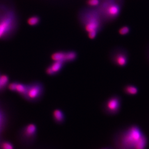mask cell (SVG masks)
<instances>
[{
    "label": "cell",
    "mask_w": 149,
    "mask_h": 149,
    "mask_svg": "<svg viewBox=\"0 0 149 149\" xmlns=\"http://www.w3.org/2000/svg\"><path fill=\"white\" fill-rule=\"evenodd\" d=\"M130 27L127 26H124L119 29L118 32L120 35H125L127 34L130 32Z\"/></svg>",
    "instance_id": "cell-16"
},
{
    "label": "cell",
    "mask_w": 149,
    "mask_h": 149,
    "mask_svg": "<svg viewBox=\"0 0 149 149\" xmlns=\"http://www.w3.org/2000/svg\"><path fill=\"white\" fill-rule=\"evenodd\" d=\"M0 75H1V74H0ZM3 87L1 86V83H0V91H1V90H3Z\"/></svg>",
    "instance_id": "cell-18"
},
{
    "label": "cell",
    "mask_w": 149,
    "mask_h": 149,
    "mask_svg": "<svg viewBox=\"0 0 149 149\" xmlns=\"http://www.w3.org/2000/svg\"><path fill=\"white\" fill-rule=\"evenodd\" d=\"M8 88L10 91L18 93L20 96L26 97L28 90V84L19 82H14L8 85Z\"/></svg>",
    "instance_id": "cell-8"
},
{
    "label": "cell",
    "mask_w": 149,
    "mask_h": 149,
    "mask_svg": "<svg viewBox=\"0 0 149 149\" xmlns=\"http://www.w3.org/2000/svg\"><path fill=\"white\" fill-rule=\"evenodd\" d=\"M44 85L40 82H33L28 84L26 98L30 100H36L41 97L44 91Z\"/></svg>",
    "instance_id": "cell-7"
},
{
    "label": "cell",
    "mask_w": 149,
    "mask_h": 149,
    "mask_svg": "<svg viewBox=\"0 0 149 149\" xmlns=\"http://www.w3.org/2000/svg\"><path fill=\"white\" fill-rule=\"evenodd\" d=\"M17 27V19L13 10L4 11L0 15V39L7 38Z\"/></svg>",
    "instance_id": "cell-4"
},
{
    "label": "cell",
    "mask_w": 149,
    "mask_h": 149,
    "mask_svg": "<svg viewBox=\"0 0 149 149\" xmlns=\"http://www.w3.org/2000/svg\"><path fill=\"white\" fill-rule=\"evenodd\" d=\"M65 63L60 61H54L46 68L45 72L49 76H54L61 72Z\"/></svg>",
    "instance_id": "cell-9"
},
{
    "label": "cell",
    "mask_w": 149,
    "mask_h": 149,
    "mask_svg": "<svg viewBox=\"0 0 149 149\" xmlns=\"http://www.w3.org/2000/svg\"><path fill=\"white\" fill-rule=\"evenodd\" d=\"M123 1L124 0H100V4L95 8L105 24L118 18L121 13Z\"/></svg>",
    "instance_id": "cell-3"
},
{
    "label": "cell",
    "mask_w": 149,
    "mask_h": 149,
    "mask_svg": "<svg viewBox=\"0 0 149 149\" xmlns=\"http://www.w3.org/2000/svg\"><path fill=\"white\" fill-rule=\"evenodd\" d=\"M78 19L81 25L87 33L93 31L99 33L105 24L95 8L88 7L81 10Z\"/></svg>",
    "instance_id": "cell-2"
},
{
    "label": "cell",
    "mask_w": 149,
    "mask_h": 149,
    "mask_svg": "<svg viewBox=\"0 0 149 149\" xmlns=\"http://www.w3.org/2000/svg\"><path fill=\"white\" fill-rule=\"evenodd\" d=\"M1 148L2 149H14V146L10 142H4L1 144Z\"/></svg>",
    "instance_id": "cell-17"
},
{
    "label": "cell",
    "mask_w": 149,
    "mask_h": 149,
    "mask_svg": "<svg viewBox=\"0 0 149 149\" xmlns=\"http://www.w3.org/2000/svg\"><path fill=\"white\" fill-rule=\"evenodd\" d=\"M40 18L37 15H34L29 18L27 20V23L29 25L35 26L38 25L40 22Z\"/></svg>",
    "instance_id": "cell-14"
},
{
    "label": "cell",
    "mask_w": 149,
    "mask_h": 149,
    "mask_svg": "<svg viewBox=\"0 0 149 149\" xmlns=\"http://www.w3.org/2000/svg\"><path fill=\"white\" fill-rule=\"evenodd\" d=\"M124 91L127 95L134 96L138 93L139 90L136 86L130 84L127 85L124 87Z\"/></svg>",
    "instance_id": "cell-11"
},
{
    "label": "cell",
    "mask_w": 149,
    "mask_h": 149,
    "mask_svg": "<svg viewBox=\"0 0 149 149\" xmlns=\"http://www.w3.org/2000/svg\"><path fill=\"white\" fill-rule=\"evenodd\" d=\"M110 59L116 66L120 67L125 66L128 62V52L123 48H116L111 51L110 54Z\"/></svg>",
    "instance_id": "cell-5"
},
{
    "label": "cell",
    "mask_w": 149,
    "mask_h": 149,
    "mask_svg": "<svg viewBox=\"0 0 149 149\" xmlns=\"http://www.w3.org/2000/svg\"><path fill=\"white\" fill-rule=\"evenodd\" d=\"M86 3L89 7L96 8L100 4V0H86Z\"/></svg>",
    "instance_id": "cell-15"
},
{
    "label": "cell",
    "mask_w": 149,
    "mask_h": 149,
    "mask_svg": "<svg viewBox=\"0 0 149 149\" xmlns=\"http://www.w3.org/2000/svg\"><path fill=\"white\" fill-rule=\"evenodd\" d=\"M121 97L117 95L109 98L103 105L104 112L109 115H115L119 112L121 109Z\"/></svg>",
    "instance_id": "cell-6"
},
{
    "label": "cell",
    "mask_w": 149,
    "mask_h": 149,
    "mask_svg": "<svg viewBox=\"0 0 149 149\" xmlns=\"http://www.w3.org/2000/svg\"><path fill=\"white\" fill-rule=\"evenodd\" d=\"M54 119L58 123L63 122L65 119V115L61 110L56 109L53 112Z\"/></svg>",
    "instance_id": "cell-12"
},
{
    "label": "cell",
    "mask_w": 149,
    "mask_h": 149,
    "mask_svg": "<svg viewBox=\"0 0 149 149\" xmlns=\"http://www.w3.org/2000/svg\"><path fill=\"white\" fill-rule=\"evenodd\" d=\"M114 141L117 149H146L148 145L147 136L136 125H130L120 131Z\"/></svg>",
    "instance_id": "cell-1"
},
{
    "label": "cell",
    "mask_w": 149,
    "mask_h": 149,
    "mask_svg": "<svg viewBox=\"0 0 149 149\" xmlns=\"http://www.w3.org/2000/svg\"><path fill=\"white\" fill-rule=\"evenodd\" d=\"M111 149V148H103V149Z\"/></svg>",
    "instance_id": "cell-19"
},
{
    "label": "cell",
    "mask_w": 149,
    "mask_h": 149,
    "mask_svg": "<svg viewBox=\"0 0 149 149\" xmlns=\"http://www.w3.org/2000/svg\"><path fill=\"white\" fill-rule=\"evenodd\" d=\"M66 53V52L62 51L55 52L51 56V59L53 61H60L64 63H67Z\"/></svg>",
    "instance_id": "cell-10"
},
{
    "label": "cell",
    "mask_w": 149,
    "mask_h": 149,
    "mask_svg": "<svg viewBox=\"0 0 149 149\" xmlns=\"http://www.w3.org/2000/svg\"><path fill=\"white\" fill-rule=\"evenodd\" d=\"M37 127L34 124H30L27 125L25 128V133L26 136H33L36 133Z\"/></svg>",
    "instance_id": "cell-13"
}]
</instances>
